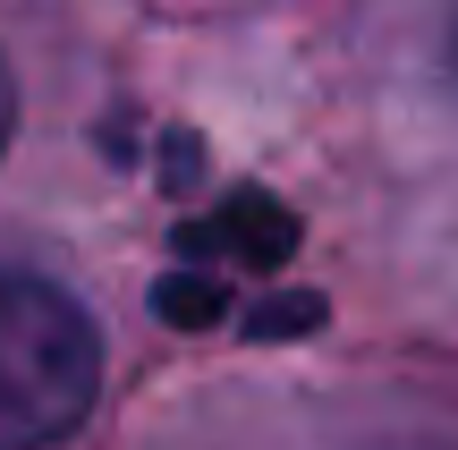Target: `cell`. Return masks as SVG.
<instances>
[{
  "instance_id": "obj_4",
  "label": "cell",
  "mask_w": 458,
  "mask_h": 450,
  "mask_svg": "<svg viewBox=\"0 0 458 450\" xmlns=\"http://www.w3.org/2000/svg\"><path fill=\"white\" fill-rule=\"evenodd\" d=\"M323 323V298H280L263 315H246V332H314Z\"/></svg>"
},
{
  "instance_id": "obj_2",
  "label": "cell",
  "mask_w": 458,
  "mask_h": 450,
  "mask_svg": "<svg viewBox=\"0 0 458 450\" xmlns=\"http://www.w3.org/2000/svg\"><path fill=\"white\" fill-rule=\"evenodd\" d=\"M179 247H221V255H238V264H255V272H272V264H289V247H297V221L280 213L272 196H255V187H246V196H229L213 221H187L179 230Z\"/></svg>"
},
{
  "instance_id": "obj_5",
  "label": "cell",
  "mask_w": 458,
  "mask_h": 450,
  "mask_svg": "<svg viewBox=\"0 0 458 450\" xmlns=\"http://www.w3.org/2000/svg\"><path fill=\"white\" fill-rule=\"evenodd\" d=\"M9 136H17V85H9V60H0V153H9Z\"/></svg>"
},
{
  "instance_id": "obj_1",
  "label": "cell",
  "mask_w": 458,
  "mask_h": 450,
  "mask_svg": "<svg viewBox=\"0 0 458 450\" xmlns=\"http://www.w3.org/2000/svg\"><path fill=\"white\" fill-rule=\"evenodd\" d=\"M102 400V332L60 281L0 272V450L77 434Z\"/></svg>"
},
{
  "instance_id": "obj_3",
  "label": "cell",
  "mask_w": 458,
  "mask_h": 450,
  "mask_svg": "<svg viewBox=\"0 0 458 450\" xmlns=\"http://www.w3.org/2000/svg\"><path fill=\"white\" fill-rule=\"evenodd\" d=\"M153 315H162V323H221L229 298L204 289V281H162V289H153Z\"/></svg>"
},
{
  "instance_id": "obj_6",
  "label": "cell",
  "mask_w": 458,
  "mask_h": 450,
  "mask_svg": "<svg viewBox=\"0 0 458 450\" xmlns=\"http://www.w3.org/2000/svg\"><path fill=\"white\" fill-rule=\"evenodd\" d=\"M450 77H458V26H450Z\"/></svg>"
}]
</instances>
